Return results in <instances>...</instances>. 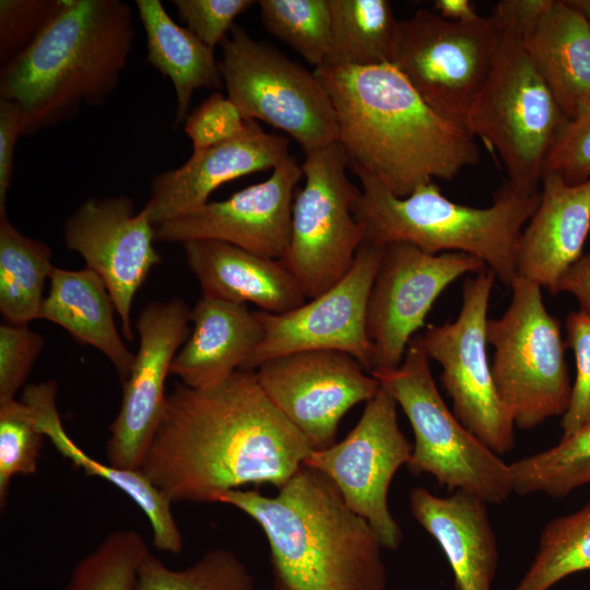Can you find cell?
<instances>
[{
  "label": "cell",
  "instance_id": "obj_1",
  "mask_svg": "<svg viewBox=\"0 0 590 590\" xmlns=\"http://www.w3.org/2000/svg\"><path fill=\"white\" fill-rule=\"evenodd\" d=\"M312 450L256 370L239 369L210 388L175 384L140 470L172 503H220L249 484L280 488Z\"/></svg>",
  "mask_w": 590,
  "mask_h": 590
},
{
  "label": "cell",
  "instance_id": "obj_11",
  "mask_svg": "<svg viewBox=\"0 0 590 590\" xmlns=\"http://www.w3.org/2000/svg\"><path fill=\"white\" fill-rule=\"evenodd\" d=\"M499 27L493 15L452 22L430 10L399 21L393 64L438 114L465 125L489 70Z\"/></svg>",
  "mask_w": 590,
  "mask_h": 590
},
{
  "label": "cell",
  "instance_id": "obj_27",
  "mask_svg": "<svg viewBox=\"0 0 590 590\" xmlns=\"http://www.w3.org/2000/svg\"><path fill=\"white\" fill-rule=\"evenodd\" d=\"M115 311L105 283L94 271L86 267L80 270L52 269L40 319L60 326L78 342L99 351L123 384L131 373L135 354L118 333Z\"/></svg>",
  "mask_w": 590,
  "mask_h": 590
},
{
  "label": "cell",
  "instance_id": "obj_24",
  "mask_svg": "<svg viewBox=\"0 0 590 590\" xmlns=\"http://www.w3.org/2000/svg\"><path fill=\"white\" fill-rule=\"evenodd\" d=\"M518 28L565 117L573 120L590 111V22L583 13L570 0H546L542 11Z\"/></svg>",
  "mask_w": 590,
  "mask_h": 590
},
{
  "label": "cell",
  "instance_id": "obj_26",
  "mask_svg": "<svg viewBox=\"0 0 590 590\" xmlns=\"http://www.w3.org/2000/svg\"><path fill=\"white\" fill-rule=\"evenodd\" d=\"M57 394V381L46 380L25 387L21 400L32 409L37 427L62 457L86 474L107 481L132 499L150 522L155 548L179 554L184 539L172 510L173 503L140 469L127 470L99 462L82 450L63 427Z\"/></svg>",
  "mask_w": 590,
  "mask_h": 590
},
{
  "label": "cell",
  "instance_id": "obj_46",
  "mask_svg": "<svg viewBox=\"0 0 590 590\" xmlns=\"http://www.w3.org/2000/svg\"><path fill=\"white\" fill-rule=\"evenodd\" d=\"M570 2L579 9L590 22V0H570Z\"/></svg>",
  "mask_w": 590,
  "mask_h": 590
},
{
  "label": "cell",
  "instance_id": "obj_9",
  "mask_svg": "<svg viewBox=\"0 0 590 590\" xmlns=\"http://www.w3.org/2000/svg\"><path fill=\"white\" fill-rule=\"evenodd\" d=\"M220 47L223 85L246 119L286 132L305 153L339 142L332 99L315 72L237 25Z\"/></svg>",
  "mask_w": 590,
  "mask_h": 590
},
{
  "label": "cell",
  "instance_id": "obj_3",
  "mask_svg": "<svg viewBox=\"0 0 590 590\" xmlns=\"http://www.w3.org/2000/svg\"><path fill=\"white\" fill-rule=\"evenodd\" d=\"M220 503L261 527L276 590L386 589L379 536L320 471L303 465L274 496L238 488Z\"/></svg>",
  "mask_w": 590,
  "mask_h": 590
},
{
  "label": "cell",
  "instance_id": "obj_2",
  "mask_svg": "<svg viewBox=\"0 0 590 590\" xmlns=\"http://www.w3.org/2000/svg\"><path fill=\"white\" fill-rule=\"evenodd\" d=\"M314 72L332 99L352 170L394 196L404 198L435 178L451 180L479 163L467 126L434 110L393 64L326 63Z\"/></svg>",
  "mask_w": 590,
  "mask_h": 590
},
{
  "label": "cell",
  "instance_id": "obj_15",
  "mask_svg": "<svg viewBox=\"0 0 590 590\" xmlns=\"http://www.w3.org/2000/svg\"><path fill=\"white\" fill-rule=\"evenodd\" d=\"M486 268L465 252L430 255L408 243L386 245L367 308V332L374 347L370 374L398 368L442 291L461 275Z\"/></svg>",
  "mask_w": 590,
  "mask_h": 590
},
{
  "label": "cell",
  "instance_id": "obj_25",
  "mask_svg": "<svg viewBox=\"0 0 590 590\" xmlns=\"http://www.w3.org/2000/svg\"><path fill=\"white\" fill-rule=\"evenodd\" d=\"M190 321L192 330L172 362L170 375L196 389L213 387L241 369L263 338L257 311L246 304L202 295Z\"/></svg>",
  "mask_w": 590,
  "mask_h": 590
},
{
  "label": "cell",
  "instance_id": "obj_20",
  "mask_svg": "<svg viewBox=\"0 0 590 590\" xmlns=\"http://www.w3.org/2000/svg\"><path fill=\"white\" fill-rule=\"evenodd\" d=\"M288 155L287 138L267 133L249 120L236 138L193 151L180 167L156 175L144 208L155 227L204 205L223 184L273 169Z\"/></svg>",
  "mask_w": 590,
  "mask_h": 590
},
{
  "label": "cell",
  "instance_id": "obj_16",
  "mask_svg": "<svg viewBox=\"0 0 590 590\" xmlns=\"http://www.w3.org/2000/svg\"><path fill=\"white\" fill-rule=\"evenodd\" d=\"M256 374L269 400L314 450L334 445L345 413L380 388L353 356L339 351L286 354L264 362Z\"/></svg>",
  "mask_w": 590,
  "mask_h": 590
},
{
  "label": "cell",
  "instance_id": "obj_31",
  "mask_svg": "<svg viewBox=\"0 0 590 590\" xmlns=\"http://www.w3.org/2000/svg\"><path fill=\"white\" fill-rule=\"evenodd\" d=\"M586 570H590V500L542 528L535 555L514 590H550Z\"/></svg>",
  "mask_w": 590,
  "mask_h": 590
},
{
  "label": "cell",
  "instance_id": "obj_42",
  "mask_svg": "<svg viewBox=\"0 0 590 590\" xmlns=\"http://www.w3.org/2000/svg\"><path fill=\"white\" fill-rule=\"evenodd\" d=\"M178 16L199 40L213 49L234 27L235 19L247 11L251 0H174Z\"/></svg>",
  "mask_w": 590,
  "mask_h": 590
},
{
  "label": "cell",
  "instance_id": "obj_39",
  "mask_svg": "<svg viewBox=\"0 0 590 590\" xmlns=\"http://www.w3.org/2000/svg\"><path fill=\"white\" fill-rule=\"evenodd\" d=\"M44 345L43 337L27 326H0V402L15 399Z\"/></svg>",
  "mask_w": 590,
  "mask_h": 590
},
{
  "label": "cell",
  "instance_id": "obj_22",
  "mask_svg": "<svg viewBox=\"0 0 590 590\" xmlns=\"http://www.w3.org/2000/svg\"><path fill=\"white\" fill-rule=\"evenodd\" d=\"M590 229V178L567 185L555 174L542 177L539 204L518 248V276L555 294L562 275L580 257Z\"/></svg>",
  "mask_w": 590,
  "mask_h": 590
},
{
  "label": "cell",
  "instance_id": "obj_7",
  "mask_svg": "<svg viewBox=\"0 0 590 590\" xmlns=\"http://www.w3.org/2000/svg\"><path fill=\"white\" fill-rule=\"evenodd\" d=\"M371 375L394 398L412 426L410 473L428 474L448 491H465L487 504H502L514 494L509 464L463 426L445 403L421 334L411 339L398 368Z\"/></svg>",
  "mask_w": 590,
  "mask_h": 590
},
{
  "label": "cell",
  "instance_id": "obj_29",
  "mask_svg": "<svg viewBox=\"0 0 590 590\" xmlns=\"http://www.w3.org/2000/svg\"><path fill=\"white\" fill-rule=\"evenodd\" d=\"M55 266L42 240L21 233L0 216V314L4 322L27 326L40 319L44 288Z\"/></svg>",
  "mask_w": 590,
  "mask_h": 590
},
{
  "label": "cell",
  "instance_id": "obj_37",
  "mask_svg": "<svg viewBox=\"0 0 590 590\" xmlns=\"http://www.w3.org/2000/svg\"><path fill=\"white\" fill-rule=\"evenodd\" d=\"M61 0L0 1L1 68L24 52L42 34Z\"/></svg>",
  "mask_w": 590,
  "mask_h": 590
},
{
  "label": "cell",
  "instance_id": "obj_44",
  "mask_svg": "<svg viewBox=\"0 0 590 590\" xmlns=\"http://www.w3.org/2000/svg\"><path fill=\"white\" fill-rule=\"evenodd\" d=\"M567 292L576 297L580 310L590 315V252L581 256L559 279L555 294Z\"/></svg>",
  "mask_w": 590,
  "mask_h": 590
},
{
  "label": "cell",
  "instance_id": "obj_13",
  "mask_svg": "<svg viewBox=\"0 0 590 590\" xmlns=\"http://www.w3.org/2000/svg\"><path fill=\"white\" fill-rule=\"evenodd\" d=\"M397 408L394 398L380 385L346 437L312 450L304 462L332 481L349 507L369 522L384 548L391 551L400 546L403 533L389 509L388 491L413 451L399 426Z\"/></svg>",
  "mask_w": 590,
  "mask_h": 590
},
{
  "label": "cell",
  "instance_id": "obj_47",
  "mask_svg": "<svg viewBox=\"0 0 590 590\" xmlns=\"http://www.w3.org/2000/svg\"><path fill=\"white\" fill-rule=\"evenodd\" d=\"M410 590H414V589H410Z\"/></svg>",
  "mask_w": 590,
  "mask_h": 590
},
{
  "label": "cell",
  "instance_id": "obj_43",
  "mask_svg": "<svg viewBox=\"0 0 590 590\" xmlns=\"http://www.w3.org/2000/svg\"><path fill=\"white\" fill-rule=\"evenodd\" d=\"M24 119L19 106L0 98V216L5 215L8 191L14 168V151L23 135Z\"/></svg>",
  "mask_w": 590,
  "mask_h": 590
},
{
  "label": "cell",
  "instance_id": "obj_36",
  "mask_svg": "<svg viewBox=\"0 0 590 590\" xmlns=\"http://www.w3.org/2000/svg\"><path fill=\"white\" fill-rule=\"evenodd\" d=\"M45 435L23 400L0 402V507L7 505L11 481L37 471Z\"/></svg>",
  "mask_w": 590,
  "mask_h": 590
},
{
  "label": "cell",
  "instance_id": "obj_33",
  "mask_svg": "<svg viewBox=\"0 0 590 590\" xmlns=\"http://www.w3.org/2000/svg\"><path fill=\"white\" fill-rule=\"evenodd\" d=\"M135 590H255V580L226 548L211 550L181 569L169 568L149 551L139 565Z\"/></svg>",
  "mask_w": 590,
  "mask_h": 590
},
{
  "label": "cell",
  "instance_id": "obj_28",
  "mask_svg": "<svg viewBox=\"0 0 590 590\" xmlns=\"http://www.w3.org/2000/svg\"><path fill=\"white\" fill-rule=\"evenodd\" d=\"M135 7L146 35V60L174 85V126H179L190 114L194 91L223 85L219 61L213 49L173 21L161 1L135 0Z\"/></svg>",
  "mask_w": 590,
  "mask_h": 590
},
{
  "label": "cell",
  "instance_id": "obj_4",
  "mask_svg": "<svg viewBox=\"0 0 590 590\" xmlns=\"http://www.w3.org/2000/svg\"><path fill=\"white\" fill-rule=\"evenodd\" d=\"M134 36L132 9L121 0H61L37 39L1 68L0 98L21 109L23 135L107 101L127 68Z\"/></svg>",
  "mask_w": 590,
  "mask_h": 590
},
{
  "label": "cell",
  "instance_id": "obj_6",
  "mask_svg": "<svg viewBox=\"0 0 590 590\" xmlns=\"http://www.w3.org/2000/svg\"><path fill=\"white\" fill-rule=\"evenodd\" d=\"M491 15L498 40L465 126L497 153L506 182L532 194L540 191L545 161L568 119L529 58L519 28Z\"/></svg>",
  "mask_w": 590,
  "mask_h": 590
},
{
  "label": "cell",
  "instance_id": "obj_19",
  "mask_svg": "<svg viewBox=\"0 0 590 590\" xmlns=\"http://www.w3.org/2000/svg\"><path fill=\"white\" fill-rule=\"evenodd\" d=\"M302 176L300 165L288 155L264 181L155 226V240L182 245L214 239L280 260L290 241L294 188Z\"/></svg>",
  "mask_w": 590,
  "mask_h": 590
},
{
  "label": "cell",
  "instance_id": "obj_14",
  "mask_svg": "<svg viewBox=\"0 0 590 590\" xmlns=\"http://www.w3.org/2000/svg\"><path fill=\"white\" fill-rule=\"evenodd\" d=\"M385 246L364 241L350 271L308 303L283 312L257 310L263 338L241 369L303 351H339L353 356L369 374L374 347L367 332V308Z\"/></svg>",
  "mask_w": 590,
  "mask_h": 590
},
{
  "label": "cell",
  "instance_id": "obj_35",
  "mask_svg": "<svg viewBox=\"0 0 590 590\" xmlns=\"http://www.w3.org/2000/svg\"><path fill=\"white\" fill-rule=\"evenodd\" d=\"M148 552L140 533L115 530L75 564L63 590H135L138 568Z\"/></svg>",
  "mask_w": 590,
  "mask_h": 590
},
{
  "label": "cell",
  "instance_id": "obj_8",
  "mask_svg": "<svg viewBox=\"0 0 590 590\" xmlns=\"http://www.w3.org/2000/svg\"><path fill=\"white\" fill-rule=\"evenodd\" d=\"M511 300L498 319H488L494 347L492 375L514 424L532 429L566 412L571 387L560 323L543 302L541 286L517 276Z\"/></svg>",
  "mask_w": 590,
  "mask_h": 590
},
{
  "label": "cell",
  "instance_id": "obj_12",
  "mask_svg": "<svg viewBox=\"0 0 590 590\" xmlns=\"http://www.w3.org/2000/svg\"><path fill=\"white\" fill-rule=\"evenodd\" d=\"M491 269L468 278L457 319L428 324L421 334L429 359L441 367L440 382L452 412L498 456L515 446V424L496 390L486 354L487 309L495 280Z\"/></svg>",
  "mask_w": 590,
  "mask_h": 590
},
{
  "label": "cell",
  "instance_id": "obj_34",
  "mask_svg": "<svg viewBox=\"0 0 590 590\" xmlns=\"http://www.w3.org/2000/svg\"><path fill=\"white\" fill-rule=\"evenodd\" d=\"M266 30L315 69L329 60L332 42L329 0H260Z\"/></svg>",
  "mask_w": 590,
  "mask_h": 590
},
{
  "label": "cell",
  "instance_id": "obj_21",
  "mask_svg": "<svg viewBox=\"0 0 590 590\" xmlns=\"http://www.w3.org/2000/svg\"><path fill=\"white\" fill-rule=\"evenodd\" d=\"M409 505L413 518L441 547L456 590H492L499 551L489 504L461 489L441 497L415 487Z\"/></svg>",
  "mask_w": 590,
  "mask_h": 590
},
{
  "label": "cell",
  "instance_id": "obj_45",
  "mask_svg": "<svg viewBox=\"0 0 590 590\" xmlns=\"http://www.w3.org/2000/svg\"><path fill=\"white\" fill-rule=\"evenodd\" d=\"M434 8L441 17L452 22H471L481 16L469 0H436Z\"/></svg>",
  "mask_w": 590,
  "mask_h": 590
},
{
  "label": "cell",
  "instance_id": "obj_18",
  "mask_svg": "<svg viewBox=\"0 0 590 590\" xmlns=\"http://www.w3.org/2000/svg\"><path fill=\"white\" fill-rule=\"evenodd\" d=\"M63 240L105 283L128 341L133 299L153 267L162 262L154 247L155 227L143 206L134 211L127 196L92 197L67 219Z\"/></svg>",
  "mask_w": 590,
  "mask_h": 590
},
{
  "label": "cell",
  "instance_id": "obj_30",
  "mask_svg": "<svg viewBox=\"0 0 590 590\" xmlns=\"http://www.w3.org/2000/svg\"><path fill=\"white\" fill-rule=\"evenodd\" d=\"M332 42L327 63H391L399 20L387 0H329Z\"/></svg>",
  "mask_w": 590,
  "mask_h": 590
},
{
  "label": "cell",
  "instance_id": "obj_40",
  "mask_svg": "<svg viewBox=\"0 0 590 590\" xmlns=\"http://www.w3.org/2000/svg\"><path fill=\"white\" fill-rule=\"evenodd\" d=\"M248 121L227 96L213 93L188 115L185 132L192 142L193 151H201L236 138Z\"/></svg>",
  "mask_w": 590,
  "mask_h": 590
},
{
  "label": "cell",
  "instance_id": "obj_23",
  "mask_svg": "<svg viewBox=\"0 0 590 590\" xmlns=\"http://www.w3.org/2000/svg\"><path fill=\"white\" fill-rule=\"evenodd\" d=\"M182 247L203 296L250 303L270 314H283L305 303L299 283L280 260L214 239L188 240Z\"/></svg>",
  "mask_w": 590,
  "mask_h": 590
},
{
  "label": "cell",
  "instance_id": "obj_38",
  "mask_svg": "<svg viewBox=\"0 0 590 590\" xmlns=\"http://www.w3.org/2000/svg\"><path fill=\"white\" fill-rule=\"evenodd\" d=\"M566 345L574 352L576 379L560 421L562 438L590 424V315L579 310L567 316Z\"/></svg>",
  "mask_w": 590,
  "mask_h": 590
},
{
  "label": "cell",
  "instance_id": "obj_5",
  "mask_svg": "<svg viewBox=\"0 0 590 590\" xmlns=\"http://www.w3.org/2000/svg\"><path fill=\"white\" fill-rule=\"evenodd\" d=\"M361 188L353 205L365 241L386 246L408 243L424 252H465L481 259L495 276L511 286L522 231L534 213L540 191L523 193L507 182L487 208L452 202L432 182L400 198L376 178L353 172Z\"/></svg>",
  "mask_w": 590,
  "mask_h": 590
},
{
  "label": "cell",
  "instance_id": "obj_10",
  "mask_svg": "<svg viewBox=\"0 0 590 590\" xmlns=\"http://www.w3.org/2000/svg\"><path fill=\"white\" fill-rule=\"evenodd\" d=\"M304 187L294 197L290 241L280 261L314 298L342 280L365 241L353 205L359 192L346 176L340 142L305 153Z\"/></svg>",
  "mask_w": 590,
  "mask_h": 590
},
{
  "label": "cell",
  "instance_id": "obj_41",
  "mask_svg": "<svg viewBox=\"0 0 590 590\" xmlns=\"http://www.w3.org/2000/svg\"><path fill=\"white\" fill-rule=\"evenodd\" d=\"M545 174H555L567 185L590 178V111L567 121L547 155Z\"/></svg>",
  "mask_w": 590,
  "mask_h": 590
},
{
  "label": "cell",
  "instance_id": "obj_32",
  "mask_svg": "<svg viewBox=\"0 0 590 590\" xmlns=\"http://www.w3.org/2000/svg\"><path fill=\"white\" fill-rule=\"evenodd\" d=\"M514 493L565 498L590 484V424L555 446L509 463Z\"/></svg>",
  "mask_w": 590,
  "mask_h": 590
},
{
  "label": "cell",
  "instance_id": "obj_17",
  "mask_svg": "<svg viewBox=\"0 0 590 590\" xmlns=\"http://www.w3.org/2000/svg\"><path fill=\"white\" fill-rule=\"evenodd\" d=\"M190 314L191 308L179 297L150 302L141 310L135 322L139 349L122 384L119 411L109 425V464L140 469L165 411L172 362L190 334Z\"/></svg>",
  "mask_w": 590,
  "mask_h": 590
}]
</instances>
